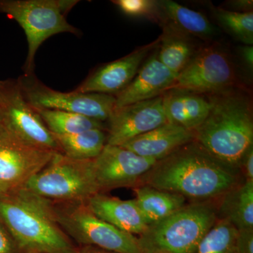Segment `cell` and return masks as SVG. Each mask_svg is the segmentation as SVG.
Wrapping results in <instances>:
<instances>
[{
  "mask_svg": "<svg viewBox=\"0 0 253 253\" xmlns=\"http://www.w3.org/2000/svg\"><path fill=\"white\" fill-rule=\"evenodd\" d=\"M244 180L239 169L218 161L193 141L155 163L139 186L181 195L192 201H217Z\"/></svg>",
  "mask_w": 253,
  "mask_h": 253,
  "instance_id": "cell-1",
  "label": "cell"
},
{
  "mask_svg": "<svg viewBox=\"0 0 253 253\" xmlns=\"http://www.w3.org/2000/svg\"><path fill=\"white\" fill-rule=\"evenodd\" d=\"M0 220L21 253H76L54 217L49 200L23 188L0 197Z\"/></svg>",
  "mask_w": 253,
  "mask_h": 253,
  "instance_id": "cell-2",
  "label": "cell"
},
{
  "mask_svg": "<svg viewBox=\"0 0 253 253\" xmlns=\"http://www.w3.org/2000/svg\"><path fill=\"white\" fill-rule=\"evenodd\" d=\"M229 91L211 97L212 107L194 129V141L218 161L239 169L253 146L252 111L244 96Z\"/></svg>",
  "mask_w": 253,
  "mask_h": 253,
  "instance_id": "cell-3",
  "label": "cell"
},
{
  "mask_svg": "<svg viewBox=\"0 0 253 253\" xmlns=\"http://www.w3.org/2000/svg\"><path fill=\"white\" fill-rule=\"evenodd\" d=\"M217 201H191L166 219L148 225L137 237L141 253H196L217 219Z\"/></svg>",
  "mask_w": 253,
  "mask_h": 253,
  "instance_id": "cell-4",
  "label": "cell"
},
{
  "mask_svg": "<svg viewBox=\"0 0 253 253\" xmlns=\"http://www.w3.org/2000/svg\"><path fill=\"white\" fill-rule=\"evenodd\" d=\"M78 2L76 0H0V13L16 21L27 38L24 74H34L37 51L46 40L59 33L81 34L66 20Z\"/></svg>",
  "mask_w": 253,
  "mask_h": 253,
  "instance_id": "cell-5",
  "label": "cell"
},
{
  "mask_svg": "<svg viewBox=\"0 0 253 253\" xmlns=\"http://www.w3.org/2000/svg\"><path fill=\"white\" fill-rule=\"evenodd\" d=\"M49 203L60 227L71 241L81 246H94L116 253H142L136 236L96 217L85 201Z\"/></svg>",
  "mask_w": 253,
  "mask_h": 253,
  "instance_id": "cell-6",
  "label": "cell"
},
{
  "mask_svg": "<svg viewBox=\"0 0 253 253\" xmlns=\"http://www.w3.org/2000/svg\"><path fill=\"white\" fill-rule=\"evenodd\" d=\"M92 161L72 159L56 153L51 162L21 188L49 201H86L99 193Z\"/></svg>",
  "mask_w": 253,
  "mask_h": 253,
  "instance_id": "cell-7",
  "label": "cell"
},
{
  "mask_svg": "<svg viewBox=\"0 0 253 253\" xmlns=\"http://www.w3.org/2000/svg\"><path fill=\"white\" fill-rule=\"evenodd\" d=\"M25 99L35 109L58 110L83 115L108 122L114 111L113 95L99 93L63 92L46 86L34 74H24L17 80Z\"/></svg>",
  "mask_w": 253,
  "mask_h": 253,
  "instance_id": "cell-8",
  "label": "cell"
},
{
  "mask_svg": "<svg viewBox=\"0 0 253 253\" xmlns=\"http://www.w3.org/2000/svg\"><path fill=\"white\" fill-rule=\"evenodd\" d=\"M0 124L33 146L61 153L52 133L25 99L16 80L0 81Z\"/></svg>",
  "mask_w": 253,
  "mask_h": 253,
  "instance_id": "cell-9",
  "label": "cell"
},
{
  "mask_svg": "<svg viewBox=\"0 0 253 253\" xmlns=\"http://www.w3.org/2000/svg\"><path fill=\"white\" fill-rule=\"evenodd\" d=\"M236 83V75L227 55L217 46L197 51L179 75L175 89L198 93L221 94Z\"/></svg>",
  "mask_w": 253,
  "mask_h": 253,
  "instance_id": "cell-10",
  "label": "cell"
},
{
  "mask_svg": "<svg viewBox=\"0 0 253 253\" xmlns=\"http://www.w3.org/2000/svg\"><path fill=\"white\" fill-rule=\"evenodd\" d=\"M158 161L138 156L121 146L106 144L93 159V172L99 193L118 188H134Z\"/></svg>",
  "mask_w": 253,
  "mask_h": 253,
  "instance_id": "cell-11",
  "label": "cell"
},
{
  "mask_svg": "<svg viewBox=\"0 0 253 253\" xmlns=\"http://www.w3.org/2000/svg\"><path fill=\"white\" fill-rule=\"evenodd\" d=\"M56 153L23 141L0 124V181L23 187Z\"/></svg>",
  "mask_w": 253,
  "mask_h": 253,
  "instance_id": "cell-12",
  "label": "cell"
},
{
  "mask_svg": "<svg viewBox=\"0 0 253 253\" xmlns=\"http://www.w3.org/2000/svg\"><path fill=\"white\" fill-rule=\"evenodd\" d=\"M107 123L106 144L123 146L168 123L162 95L115 109Z\"/></svg>",
  "mask_w": 253,
  "mask_h": 253,
  "instance_id": "cell-13",
  "label": "cell"
},
{
  "mask_svg": "<svg viewBox=\"0 0 253 253\" xmlns=\"http://www.w3.org/2000/svg\"><path fill=\"white\" fill-rule=\"evenodd\" d=\"M159 42L160 38L152 43L138 48L121 59L101 66L88 76L75 91L115 96L130 83L144 60Z\"/></svg>",
  "mask_w": 253,
  "mask_h": 253,
  "instance_id": "cell-14",
  "label": "cell"
},
{
  "mask_svg": "<svg viewBox=\"0 0 253 253\" xmlns=\"http://www.w3.org/2000/svg\"><path fill=\"white\" fill-rule=\"evenodd\" d=\"M177 76L160 61L156 50L143 63L130 83L115 95V109L161 96L174 87Z\"/></svg>",
  "mask_w": 253,
  "mask_h": 253,
  "instance_id": "cell-15",
  "label": "cell"
},
{
  "mask_svg": "<svg viewBox=\"0 0 253 253\" xmlns=\"http://www.w3.org/2000/svg\"><path fill=\"white\" fill-rule=\"evenodd\" d=\"M194 131L168 122L121 146L141 157L159 161L194 141Z\"/></svg>",
  "mask_w": 253,
  "mask_h": 253,
  "instance_id": "cell-16",
  "label": "cell"
},
{
  "mask_svg": "<svg viewBox=\"0 0 253 253\" xmlns=\"http://www.w3.org/2000/svg\"><path fill=\"white\" fill-rule=\"evenodd\" d=\"M96 217L132 235H141L147 229L135 200H121L106 194L93 195L85 201Z\"/></svg>",
  "mask_w": 253,
  "mask_h": 253,
  "instance_id": "cell-17",
  "label": "cell"
},
{
  "mask_svg": "<svg viewBox=\"0 0 253 253\" xmlns=\"http://www.w3.org/2000/svg\"><path fill=\"white\" fill-rule=\"evenodd\" d=\"M162 96L168 122L192 131L204 122L212 107L211 100L185 89L172 88Z\"/></svg>",
  "mask_w": 253,
  "mask_h": 253,
  "instance_id": "cell-18",
  "label": "cell"
},
{
  "mask_svg": "<svg viewBox=\"0 0 253 253\" xmlns=\"http://www.w3.org/2000/svg\"><path fill=\"white\" fill-rule=\"evenodd\" d=\"M158 21L166 23L187 36L207 39L215 34V28L199 11L189 9L171 0L158 1Z\"/></svg>",
  "mask_w": 253,
  "mask_h": 253,
  "instance_id": "cell-19",
  "label": "cell"
},
{
  "mask_svg": "<svg viewBox=\"0 0 253 253\" xmlns=\"http://www.w3.org/2000/svg\"><path fill=\"white\" fill-rule=\"evenodd\" d=\"M217 218L238 230L253 229V181L244 180L217 201Z\"/></svg>",
  "mask_w": 253,
  "mask_h": 253,
  "instance_id": "cell-20",
  "label": "cell"
},
{
  "mask_svg": "<svg viewBox=\"0 0 253 253\" xmlns=\"http://www.w3.org/2000/svg\"><path fill=\"white\" fill-rule=\"evenodd\" d=\"M138 208L148 225L166 219L185 206L187 199L181 195L139 186L132 189Z\"/></svg>",
  "mask_w": 253,
  "mask_h": 253,
  "instance_id": "cell-21",
  "label": "cell"
},
{
  "mask_svg": "<svg viewBox=\"0 0 253 253\" xmlns=\"http://www.w3.org/2000/svg\"><path fill=\"white\" fill-rule=\"evenodd\" d=\"M161 25L163 32L160 36L158 59L169 71L179 75L196 54L195 45L187 35L166 23Z\"/></svg>",
  "mask_w": 253,
  "mask_h": 253,
  "instance_id": "cell-22",
  "label": "cell"
},
{
  "mask_svg": "<svg viewBox=\"0 0 253 253\" xmlns=\"http://www.w3.org/2000/svg\"><path fill=\"white\" fill-rule=\"evenodd\" d=\"M53 136L61 154L72 159L81 161L93 160L97 157L107 142V130L99 128L68 135Z\"/></svg>",
  "mask_w": 253,
  "mask_h": 253,
  "instance_id": "cell-23",
  "label": "cell"
},
{
  "mask_svg": "<svg viewBox=\"0 0 253 253\" xmlns=\"http://www.w3.org/2000/svg\"><path fill=\"white\" fill-rule=\"evenodd\" d=\"M35 109L53 134L68 135L95 128L107 130V126L104 123L78 113L58 110Z\"/></svg>",
  "mask_w": 253,
  "mask_h": 253,
  "instance_id": "cell-24",
  "label": "cell"
},
{
  "mask_svg": "<svg viewBox=\"0 0 253 253\" xmlns=\"http://www.w3.org/2000/svg\"><path fill=\"white\" fill-rule=\"evenodd\" d=\"M238 229L226 219L217 218L195 253H238Z\"/></svg>",
  "mask_w": 253,
  "mask_h": 253,
  "instance_id": "cell-25",
  "label": "cell"
},
{
  "mask_svg": "<svg viewBox=\"0 0 253 253\" xmlns=\"http://www.w3.org/2000/svg\"><path fill=\"white\" fill-rule=\"evenodd\" d=\"M218 21L226 31L246 45H253V13L216 9Z\"/></svg>",
  "mask_w": 253,
  "mask_h": 253,
  "instance_id": "cell-26",
  "label": "cell"
},
{
  "mask_svg": "<svg viewBox=\"0 0 253 253\" xmlns=\"http://www.w3.org/2000/svg\"><path fill=\"white\" fill-rule=\"evenodd\" d=\"M113 4L130 16H141L158 21V1L154 0H115Z\"/></svg>",
  "mask_w": 253,
  "mask_h": 253,
  "instance_id": "cell-27",
  "label": "cell"
},
{
  "mask_svg": "<svg viewBox=\"0 0 253 253\" xmlns=\"http://www.w3.org/2000/svg\"><path fill=\"white\" fill-rule=\"evenodd\" d=\"M0 253H21L12 236L0 220Z\"/></svg>",
  "mask_w": 253,
  "mask_h": 253,
  "instance_id": "cell-28",
  "label": "cell"
},
{
  "mask_svg": "<svg viewBox=\"0 0 253 253\" xmlns=\"http://www.w3.org/2000/svg\"><path fill=\"white\" fill-rule=\"evenodd\" d=\"M236 250L238 253H253V229L238 230Z\"/></svg>",
  "mask_w": 253,
  "mask_h": 253,
  "instance_id": "cell-29",
  "label": "cell"
},
{
  "mask_svg": "<svg viewBox=\"0 0 253 253\" xmlns=\"http://www.w3.org/2000/svg\"><path fill=\"white\" fill-rule=\"evenodd\" d=\"M239 170L245 180L253 181V146L245 154L240 164Z\"/></svg>",
  "mask_w": 253,
  "mask_h": 253,
  "instance_id": "cell-30",
  "label": "cell"
},
{
  "mask_svg": "<svg viewBox=\"0 0 253 253\" xmlns=\"http://www.w3.org/2000/svg\"><path fill=\"white\" fill-rule=\"evenodd\" d=\"M231 9L233 11L236 12H252L253 7V1L252 0H234L229 1Z\"/></svg>",
  "mask_w": 253,
  "mask_h": 253,
  "instance_id": "cell-31",
  "label": "cell"
},
{
  "mask_svg": "<svg viewBox=\"0 0 253 253\" xmlns=\"http://www.w3.org/2000/svg\"><path fill=\"white\" fill-rule=\"evenodd\" d=\"M242 59L250 69L253 70V47L251 45L243 46L241 50Z\"/></svg>",
  "mask_w": 253,
  "mask_h": 253,
  "instance_id": "cell-32",
  "label": "cell"
},
{
  "mask_svg": "<svg viewBox=\"0 0 253 253\" xmlns=\"http://www.w3.org/2000/svg\"><path fill=\"white\" fill-rule=\"evenodd\" d=\"M116 253L111 252V251H106L99 249V248L94 247V246H81L78 248L77 253Z\"/></svg>",
  "mask_w": 253,
  "mask_h": 253,
  "instance_id": "cell-33",
  "label": "cell"
},
{
  "mask_svg": "<svg viewBox=\"0 0 253 253\" xmlns=\"http://www.w3.org/2000/svg\"><path fill=\"white\" fill-rule=\"evenodd\" d=\"M17 189L18 188L16 187V186H11L10 184L2 182V181H0V197L9 194L10 193Z\"/></svg>",
  "mask_w": 253,
  "mask_h": 253,
  "instance_id": "cell-34",
  "label": "cell"
}]
</instances>
